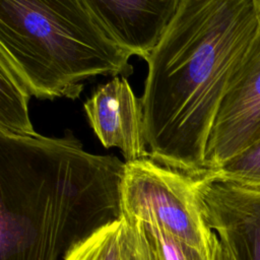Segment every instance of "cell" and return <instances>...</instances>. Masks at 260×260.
<instances>
[{"label":"cell","mask_w":260,"mask_h":260,"mask_svg":"<svg viewBox=\"0 0 260 260\" xmlns=\"http://www.w3.org/2000/svg\"><path fill=\"white\" fill-rule=\"evenodd\" d=\"M260 31V0H181L145 59L140 99L148 157L200 178L221 101Z\"/></svg>","instance_id":"6da1fadb"},{"label":"cell","mask_w":260,"mask_h":260,"mask_svg":"<svg viewBox=\"0 0 260 260\" xmlns=\"http://www.w3.org/2000/svg\"><path fill=\"white\" fill-rule=\"evenodd\" d=\"M125 162L63 137L0 134V260H65L121 217Z\"/></svg>","instance_id":"7a4b0ae2"},{"label":"cell","mask_w":260,"mask_h":260,"mask_svg":"<svg viewBox=\"0 0 260 260\" xmlns=\"http://www.w3.org/2000/svg\"><path fill=\"white\" fill-rule=\"evenodd\" d=\"M0 53L38 99L75 100L87 79L133 71L83 0H0Z\"/></svg>","instance_id":"3957f363"},{"label":"cell","mask_w":260,"mask_h":260,"mask_svg":"<svg viewBox=\"0 0 260 260\" xmlns=\"http://www.w3.org/2000/svg\"><path fill=\"white\" fill-rule=\"evenodd\" d=\"M196 186L197 178L149 157L125 161L120 185L121 215L155 224L211 255L215 235L203 217Z\"/></svg>","instance_id":"277c9868"},{"label":"cell","mask_w":260,"mask_h":260,"mask_svg":"<svg viewBox=\"0 0 260 260\" xmlns=\"http://www.w3.org/2000/svg\"><path fill=\"white\" fill-rule=\"evenodd\" d=\"M196 188L206 224L233 260H260V185L205 174Z\"/></svg>","instance_id":"5b68a950"},{"label":"cell","mask_w":260,"mask_h":260,"mask_svg":"<svg viewBox=\"0 0 260 260\" xmlns=\"http://www.w3.org/2000/svg\"><path fill=\"white\" fill-rule=\"evenodd\" d=\"M259 141L260 31L215 116L205 149V173Z\"/></svg>","instance_id":"8992f818"},{"label":"cell","mask_w":260,"mask_h":260,"mask_svg":"<svg viewBox=\"0 0 260 260\" xmlns=\"http://www.w3.org/2000/svg\"><path fill=\"white\" fill-rule=\"evenodd\" d=\"M88 122L106 148L118 147L125 161L148 157L140 100L127 78L115 76L84 103Z\"/></svg>","instance_id":"52a82bcc"},{"label":"cell","mask_w":260,"mask_h":260,"mask_svg":"<svg viewBox=\"0 0 260 260\" xmlns=\"http://www.w3.org/2000/svg\"><path fill=\"white\" fill-rule=\"evenodd\" d=\"M108 34L144 60L174 18L181 0H83Z\"/></svg>","instance_id":"ba28073f"},{"label":"cell","mask_w":260,"mask_h":260,"mask_svg":"<svg viewBox=\"0 0 260 260\" xmlns=\"http://www.w3.org/2000/svg\"><path fill=\"white\" fill-rule=\"evenodd\" d=\"M31 92L12 62L0 53V134L36 136L28 116Z\"/></svg>","instance_id":"9c48e42d"},{"label":"cell","mask_w":260,"mask_h":260,"mask_svg":"<svg viewBox=\"0 0 260 260\" xmlns=\"http://www.w3.org/2000/svg\"><path fill=\"white\" fill-rule=\"evenodd\" d=\"M122 244L123 221L120 217L75 246L65 260H122Z\"/></svg>","instance_id":"30bf717a"},{"label":"cell","mask_w":260,"mask_h":260,"mask_svg":"<svg viewBox=\"0 0 260 260\" xmlns=\"http://www.w3.org/2000/svg\"><path fill=\"white\" fill-rule=\"evenodd\" d=\"M139 223L144 231L156 260H213L212 254L200 251L155 224Z\"/></svg>","instance_id":"8fae6325"},{"label":"cell","mask_w":260,"mask_h":260,"mask_svg":"<svg viewBox=\"0 0 260 260\" xmlns=\"http://www.w3.org/2000/svg\"><path fill=\"white\" fill-rule=\"evenodd\" d=\"M205 174L237 182L260 185V141L215 170Z\"/></svg>","instance_id":"7c38bea8"},{"label":"cell","mask_w":260,"mask_h":260,"mask_svg":"<svg viewBox=\"0 0 260 260\" xmlns=\"http://www.w3.org/2000/svg\"><path fill=\"white\" fill-rule=\"evenodd\" d=\"M123 221L122 260H156V257L138 221L121 215Z\"/></svg>","instance_id":"4fadbf2b"},{"label":"cell","mask_w":260,"mask_h":260,"mask_svg":"<svg viewBox=\"0 0 260 260\" xmlns=\"http://www.w3.org/2000/svg\"><path fill=\"white\" fill-rule=\"evenodd\" d=\"M215 235V234H214ZM213 260H233L231 255L229 254L228 250L223 247V245L219 242L217 237H214V244H213V251H212Z\"/></svg>","instance_id":"5bb4252c"}]
</instances>
